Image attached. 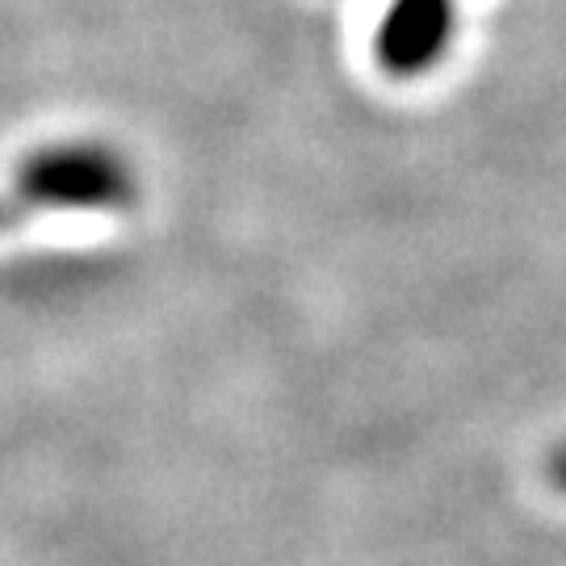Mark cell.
Masks as SVG:
<instances>
[{
	"mask_svg": "<svg viewBox=\"0 0 566 566\" xmlns=\"http://www.w3.org/2000/svg\"><path fill=\"white\" fill-rule=\"evenodd\" d=\"M549 470H554V483H558L566 491V449L558 453V458H554V465H549Z\"/></svg>",
	"mask_w": 566,
	"mask_h": 566,
	"instance_id": "7a4b0ae2",
	"label": "cell"
},
{
	"mask_svg": "<svg viewBox=\"0 0 566 566\" xmlns=\"http://www.w3.org/2000/svg\"><path fill=\"white\" fill-rule=\"evenodd\" d=\"M453 30V0H395L390 18L378 30V55L386 72L416 76L441 60Z\"/></svg>",
	"mask_w": 566,
	"mask_h": 566,
	"instance_id": "6da1fadb",
	"label": "cell"
}]
</instances>
